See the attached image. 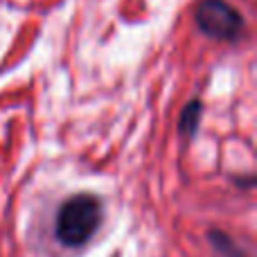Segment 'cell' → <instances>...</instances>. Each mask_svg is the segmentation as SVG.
<instances>
[{"label": "cell", "mask_w": 257, "mask_h": 257, "mask_svg": "<svg viewBox=\"0 0 257 257\" xmlns=\"http://www.w3.org/2000/svg\"><path fill=\"white\" fill-rule=\"evenodd\" d=\"M102 223V203L93 194H77L57 214V239L68 248L84 246Z\"/></svg>", "instance_id": "cell-1"}, {"label": "cell", "mask_w": 257, "mask_h": 257, "mask_svg": "<svg viewBox=\"0 0 257 257\" xmlns=\"http://www.w3.org/2000/svg\"><path fill=\"white\" fill-rule=\"evenodd\" d=\"M196 25L217 41H237L244 32V18L226 0H203L196 7Z\"/></svg>", "instance_id": "cell-2"}, {"label": "cell", "mask_w": 257, "mask_h": 257, "mask_svg": "<svg viewBox=\"0 0 257 257\" xmlns=\"http://www.w3.org/2000/svg\"><path fill=\"white\" fill-rule=\"evenodd\" d=\"M196 117H199V104H190V106L183 111V120H181V128L183 131H194Z\"/></svg>", "instance_id": "cell-3"}, {"label": "cell", "mask_w": 257, "mask_h": 257, "mask_svg": "<svg viewBox=\"0 0 257 257\" xmlns=\"http://www.w3.org/2000/svg\"><path fill=\"white\" fill-rule=\"evenodd\" d=\"M212 239H214V246H217V250L221 253L223 257H237V248L230 244V239H228L226 235H219V232H214L212 235Z\"/></svg>", "instance_id": "cell-4"}]
</instances>
